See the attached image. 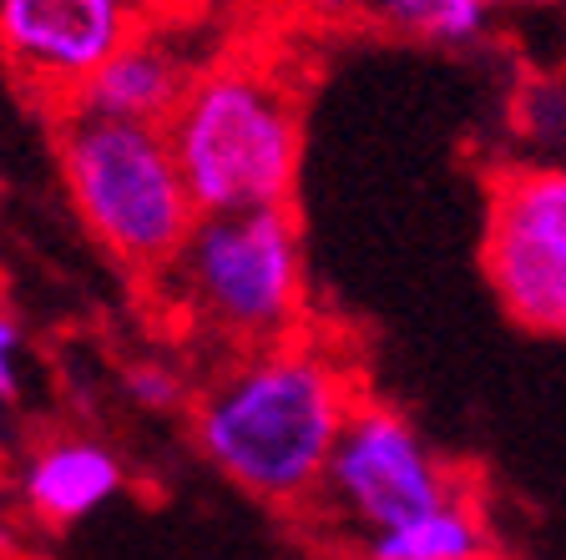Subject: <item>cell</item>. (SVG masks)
Listing matches in <instances>:
<instances>
[{
    "label": "cell",
    "instance_id": "cell-1",
    "mask_svg": "<svg viewBox=\"0 0 566 560\" xmlns=\"http://www.w3.org/2000/svg\"><path fill=\"white\" fill-rule=\"evenodd\" d=\"M354 404V379L339 359L304 339L243 349L192 404L202 459L243 495L304 505L318 495Z\"/></svg>",
    "mask_w": 566,
    "mask_h": 560
},
{
    "label": "cell",
    "instance_id": "cell-2",
    "mask_svg": "<svg viewBox=\"0 0 566 560\" xmlns=\"http://www.w3.org/2000/svg\"><path fill=\"white\" fill-rule=\"evenodd\" d=\"M61 177L96 243L142 273H163L202 218L167 127L71 106L61 121Z\"/></svg>",
    "mask_w": 566,
    "mask_h": 560
},
{
    "label": "cell",
    "instance_id": "cell-3",
    "mask_svg": "<svg viewBox=\"0 0 566 560\" xmlns=\"http://www.w3.org/2000/svg\"><path fill=\"white\" fill-rule=\"evenodd\" d=\"M167 293L198 328L238 349L294 339L304 314V237L294 212H208L167 263Z\"/></svg>",
    "mask_w": 566,
    "mask_h": 560
},
{
    "label": "cell",
    "instance_id": "cell-4",
    "mask_svg": "<svg viewBox=\"0 0 566 560\" xmlns=\"http://www.w3.org/2000/svg\"><path fill=\"white\" fill-rule=\"evenodd\" d=\"M167 141L202 218L279 208L294 192L298 112L259 71L218 66L192 76L167 121Z\"/></svg>",
    "mask_w": 566,
    "mask_h": 560
},
{
    "label": "cell",
    "instance_id": "cell-5",
    "mask_svg": "<svg viewBox=\"0 0 566 560\" xmlns=\"http://www.w3.org/2000/svg\"><path fill=\"white\" fill-rule=\"evenodd\" d=\"M446 459L430 450L420 430L389 404H354L344 424L334 459L324 469L314 505H324L329 520L354 530L359 540L379 536L389 526H405L415 515L436 510L455 495Z\"/></svg>",
    "mask_w": 566,
    "mask_h": 560
},
{
    "label": "cell",
    "instance_id": "cell-6",
    "mask_svg": "<svg viewBox=\"0 0 566 560\" xmlns=\"http://www.w3.org/2000/svg\"><path fill=\"white\" fill-rule=\"evenodd\" d=\"M485 278L521 328L566 339V167H511L495 182Z\"/></svg>",
    "mask_w": 566,
    "mask_h": 560
},
{
    "label": "cell",
    "instance_id": "cell-7",
    "mask_svg": "<svg viewBox=\"0 0 566 560\" xmlns=\"http://www.w3.org/2000/svg\"><path fill=\"white\" fill-rule=\"evenodd\" d=\"M132 41L127 0H0V51L25 86L76 102Z\"/></svg>",
    "mask_w": 566,
    "mask_h": 560
},
{
    "label": "cell",
    "instance_id": "cell-8",
    "mask_svg": "<svg viewBox=\"0 0 566 560\" xmlns=\"http://www.w3.org/2000/svg\"><path fill=\"white\" fill-rule=\"evenodd\" d=\"M122 485H127L122 459L102 440H82V434L51 440L21 469V500L46 526H76V520L117 500Z\"/></svg>",
    "mask_w": 566,
    "mask_h": 560
},
{
    "label": "cell",
    "instance_id": "cell-9",
    "mask_svg": "<svg viewBox=\"0 0 566 560\" xmlns=\"http://www.w3.org/2000/svg\"><path fill=\"white\" fill-rule=\"evenodd\" d=\"M188 86H192L188 66H182V56H177L167 41H142V35H132L127 46L82 86V96L71 106L96 112V117L167 127L177 102L188 96Z\"/></svg>",
    "mask_w": 566,
    "mask_h": 560
},
{
    "label": "cell",
    "instance_id": "cell-10",
    "mask_svg": "<svg viewBox=\"0 0 566 560\" xmlns=\"http://www.w3.org/2000/svg\"><path fill=\"white\" fill-rule=\"evenodd\" d=\"M365 560H481L485 556V520L465 490L446 505L415 515L405 526H389L379 536L359 540Z\"/></svg>",
    "mask_w": 566,
    "mask_h": 560
},
{
    "label": "cell",
    "instance_id": "cell-11",
    "mask_svg": "<svg viewBox=\"0 0 566 560\" xmlns=\"http://www.w3.org/2000/svg\"><path fill=\"white\" fill-rule=\"evenodd\" d=\"M365 6L410 35L440 41V46H465L485 31L491 11L506 0H365Z\"/></svg>",
    "mask_w": 566,
    "mask_h": 560
},
{
    "label": "cell",
    "instance_id": "cell-12",
    "mask_svg": "<svg viewBox=\"0 0 566 560\" xmlns=\"http://www.w3.org/2000/svg\"><path fill=\"white\" fill-rule=\"evenodd\" d=\"M122 389L137 409H177L182 404V379L167 363H132L122 373Z\"/></svg>",
    "mask_w": 566,
    "mask_h": 560
},
{
    "label": "cell",
    "instance_id": "cell-13",
    "mask_svg": "<svg viewBox=\"0 0 566 560\" xmlns=\"http://www.w3.org/2000/svg\"><path fill=\"white\" fill-rule=\"evenodd\" d=\"M21 399V328L0 314V404Z\"/></svg>",
    "mask_w": 566,
    "mask_h": 560
},
{
    "label": "cell",
    "instance_id": "cell-14",
    "mask_svg": "<svg viewBox=\"0 0 566 560\" xmlns=\"http://www.w3.org/2000/svg\"><path fill=\"white\" fill-rule=\"evenodd\" d=\"M481 560H491V556H481Z\"/></svg>",
    "mask_w": 566,
    "mask_h": 560
}]
</instances>
